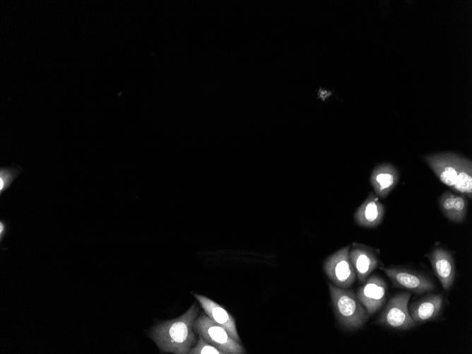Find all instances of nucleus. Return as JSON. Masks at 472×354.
I'll return each instance as SVG.
<instances>
[{"mask_svg": "<svg viewBox=\"0 0 472 354\" xmlns=\"http://www.w3.org/2000/svg\"><path fill=\"white\" fill-rule=\"evenodd\" d=\"M199 307L194 303L182 316L155 325L150 333L160 352L176 354L189 353L196 343L194 322Z\"/></svg>", "mask_w": 472, "mask_h": 354, "instance_id": "1", "label": "nucleus"}, {"mask_svg": "<svg viewBox=\"0 0 472 354\" xmlns=\"http://www.w3.org/2000/svg\"><path fill=\"white\" fill-rule=\"evenodd\" d=\"M334 312L340 325L347 330L361 328L370 315L365 307L352 290L329 284Z\"/></svg>", "mask_w": 472, "mask_h": 354, "instance_id": "2", "label": "nucleus"}, {"mask_svg": "<svg viewBox=\"0 0 472 354\" xmlns=\"http://www.w3.org/2000/svg\"><path fill=\"white\" fill-rule=\"evenodd\" d=\"M194 330L224 354H242L245 349L233 339L225 328L201 313L194 322Z\"/></svg>", "mask_w": 472, "mask_h": 354, "instance_id": "3", "label": "nucleus"}, {"mask_svg": "<svg viewBox=\"0 0 472 354\" xmlns=\"http://www.w3.org/2000/svg\"><path fill=\"white\" fill-rule=\"evenodd\" d=\"M411 292H403L394 295L387 302L376 322L379 325L396 330H408L415 326L411 319L408 304Z\"/></svg>", "mask_w": 472, "mask_h": 354, "instance_id": "4", "label": "nucleus"}, {"mask_svg": "<svg viewBox=\"0 0 472 354\" xmlns=\"http://www.w3.org/2000/svg\"><path fill=\"white\" fill-rule=\"evenodd\" d=\"M350 246H346L328 257L324 263L326 275L333 284L348 289L355 282L356 273L349 259Z\"/></svg>", "mask_w": 472, "mask_h": 354, "instance_id": "5", "label": "nucleus"}, {"mask_svg": "<svg viewBox=\"0 0 472 354\" xmlns=\"http://www.w3.org/2000/svg\"><path fill=\"white\" fill-rule=\"evenodd\" d=\"M396 288L423 294L435 289V284L426 275L402 266L380 267Z\"/></svg>", "mask_w": 472, "mask_h": 354, "instance_id": "6", "label": "nucleus"}, {"mask_svg": "<svg viewBox=\"0 0 472 354\" xmlns=\"http://www.w3.org/2000/svg\"><path fill=\"white\" fill-rule=\"evenodd\" d=\"M423 159L438 179L443 184L452 187L456 182L465 157L448 152L427 155Z\"/></svg>", "mask_w": 472, "mask_h": 354, "instance_id": "7", "label": "nucleus"}, {"mask_svg": "<svg viewBox=\"0 0 472 354\" xmlns=\"http://www.w3.org/2000/svg\"><path fill=\"white\" fill-rule=\"evenodd\" d=\"M387 284L377 275L369 276L360 286L356 295L370 316L379 311L387 299Z\"/></svg>", "mask_w": 472, "mask_h": 354, "instance_id": "8", "label": "nucleus"}, {"mask_svg": "<svg viewBox=\"0 0 472 354\" xmlns=\"http://www.w3.org/2000/svg\"><path fill=\"white\" fill-rule=\"evenodd\" d=\"M348 255L360 285L381 264L375 252L363 244H354Z\"/></svg>", "mask_w": 472, "mask_h": 354, "instance_id": "9", "label": "nucleus"}, {"mask_svg": "<svg viewBox=\"0 0 472 354\" xmlns=\"http://www.w3.org/2000/svg\"><path fill=\"white\" fill-rule=\"evenodd\" d=\"M443 307L442 294H427L413 302L408 307L409 314L415 325L436 319Z\"/></svg>", "mask_w": 472, "mask_h": 354, "instance_id": "10", "label": "nucleus"}, {"mask_svg": "<svg viewBox=\"0 0 472 354\" xmlns=\"http://www.w3.org/2000/svg\"><path fill=\"white\" fill-rule=\"evenodd\" d=\"M434 273L444 290H449L455 278V265L452 254L442 247L434 249L429 254Z\"/></svg>", "mask_w": 472, "mask_h": 354, "instance_id": "11", "label": "nucleus"}, {"mask_svg": "<svg viewBox=\"0 0 472 354\" xmlns=\"http://www.w3.org/2000/svg\"><path fill=\"white\" fill-rule=\"evenodd\" d=\"M194 295L206 315L215 323L225 328L233 339L240 343L241 340L232 315L223 307L204 295L199 294H194Z\"/></svg>", "mask_w": 472, "mask_h": 354, "instance_id": "12", "label": "nucleus"}, {"mask_svg": "<svg viewBox=\"0 0 472 354\" xmlns=\"http://www.w3.org/2000/svg\"><path fill=\"white\" fill-rule=\"evenodd\" d=\"M399 179L396 168L389 163L377 165L372 171L370 181L377 197L385 198Z\"/></svg>", "mask_w": 472, "mask_h": 354, "instance_id": "13", "label": "nucleus"}, {"mask_svg": "<svg viewBox=\"0 0 472 354\" xmlns=\"http://www.w3.org/2000/svg\"><path fill=\"white\" fill-rule=\"evenodd\" d=\"M439 206L444 216L450 221L462 223L468 209L467 196L459 193L446 191L439 198Z\"/></svg>", "mask_w": 472, "mask_h": 354, "instance_id": "14", "label": "nucleus"}, {"mask_svg": "<svg viewBox=\"0 0 472 354\" xmlns=\"http://www.w3.org/2000/svg\"><path fill=\"white\" fill-rule=\"evenodd\" d=\"M384 215V206L373 193H370L356 211L355 219L359 225L374 228L382 223Z\"/></svg>", "mask_w": 472, "mask_h": 354, "instance_id": "15", "label": "nucleus"}, {"mask_svg": "<svg viewBox=\"0 0 472 354\" xmlns=\"http://www.w3.org/2000/svg\"><path fill=\"white\" fill-rule=\"evenodd\" d=\"M452 189L456 193L464 194L471 199L472 163L470 159L465 158Z\"/></svg>", "mask_w": 472, "mask_h": 354, "instance_id": "16", "label": "nucleus"}, {"mask_svg": "<svg viewBox=\"0 0 472 354\" xmlns=\"http://www.w3.org/2000/svg\"><path fill=\"white\" fill-rule=\"evenodd\" d=\"M21 170L22 169L19 167L0 169V194L8 189Z\"/></svg>", "mask_w": 472, "mask_h": 354, "instance_id": "17", "label": "nucleus"}, {"mask_svg": "<svg viewBox=\"0 0 472 354\" xmlns=\"http://www.w3.org/2000/svg\"><path fill=\"white\" fill-rule=\"evenodd\" d=\"M190 354H224L220 350L208 343L202 336H199L197 343L191 348Z\"/></svg>", "mask_w": 472, "mask_h": 354, "instance_id": "18", "label": "nucleus"}, {"mask_svg": "<svg viewBox=\"0 0 472 354\" xmlns=\"http://www.w3.org/2000/svg\"><path fill=\"white\" fill-rule=\"evenodd\" d=\"M7 224L3 220L0 221V240H3V237L6 235L7 232Z\"/></svg>", "mask_w": 472, "mask_h": 354, "instance_id": "19", "label": "nucleus"}, {"mask_svg": "<svg viewBox=\"0 0 472 354\" xmlns=\"http://www.w3.org/2000/svg\"><path fill=\"white\" fill-rule=\"evenodd\" d=\"M318 94L322 100H324L325 98H326L328 96H329L331 94V92L329 91V90H324L322 88H320L319 90Z\"/></svg>", "mask_w": 472, "mask_h": 354, "instance_id": "20", "label": "nucleus"}]
</instances>
